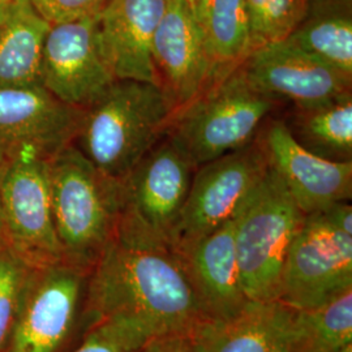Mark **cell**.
<instances>
[{
  "instance_id": "6da1fadb",
  "label": "cell",
  "mask_w": 352,
  "mask_h": 352,
  "mask_svg": "<svg viewBox=\"0 0 352 352\" xmlns=\"http://www.w3.org/2000/svg\"><path fill=\"white\" fill-rule=\"evenodd\" d=\"M104 320L129 324L151 340L189 334L204 315L175 252L113 236L89 274L84 333Z\"/></svg>"
},
{
  "instance_id": "7a4b0ae2",
  "label": "cell",
  "mask_w": 352,
  "mask_h": 352,
  "mask_svg": "<svg viewBox=\"0 0 352 352\" xmlns=\"http://www.w3.org/2000/svg\"><path fill=\"white\" fill-rule=\"evenodd\" d=\"M175 113L158 84L116 80L82 110L72 144L104 175L122 180L158 144Z\"/></svg>"
},
{
  "instance_id": "3957f363",
  "label": "cell",
  "mask_w": 352,
  "mask_h": 352,
  "mask_svg": "<svg viewBox=\"0 0 352 352\" xmlns=\"http://www.w3.org/2000/svg\"><path fill=\"white\" fill-rule=\"evenodd\" d=\"M51 209L63 260L91 272L113 239L120 180L104 175L74 144L49 161Z\"/></svg>"
},
{
  "instance_id": "277c9868",
  "label": "cell",
  "mask_w": 352,
  "mask_h": 352,
  "mask_svg": "<svg viewBox=\"0 0 352 352\" xmlns=\"http://www.w3.org/2000/svg\"><path fill=\"white\" fill-rule=\"evenodd\" d=\"M273 107L274 98L254 88L238 65L176 111L168 136L199 168L250 145Z\"/></svg>"
},
{
  "instance_id": "5b68a950",
  "label": "cell",
  "mask_w": 352,
  "mask_h": 352,
  "mask_svg": "<svg viewBox=\"0 0 352 352\" xmlns=\"http://www.w3.org/2000/svg\"><path fill=\"white\" fill-rule=\"evenodd\" d=\"M305 214L279 176L267 167L235 215V250L248 300H278L289 245Z\"/></svg>"
},
{
  "instance_id": "8992f818",
  "label": "cell",
  "mask_w": 352,
  "mask_h": 352,
  "mask_svg": "<svg viewBox=\"0 0 352 352\" xmlns=\"http://www.w3.org/2000/svg\"><path fill=\"white\" fill-rule=\"evenodd\" d=\"M352 289V208L338 202L305 214L289 245L278 302L318 308Z\"/></svg>"
},
{
  "instance_id": "52a82bcc",
  "label": "cell",
  "mask_w": 352,
  "mask_h": 352,
  "mask_svg": "<svg viewBox=\"0 0 352 352\" xmlns=\"http://www.w3.org/2000/svg\"><path fill=\"white\" fill-rule=\"evenodd\" d=\"M196 167L170 136L120 180L115 238L171 248Z\"/></svg>"
},
{
  "instance_id": "ba28073f",
  "label": "cell",
  "mask_w": 352,
  "mask_h": 352,
  "mask_svg": "<svg viewBox=\"0 0 352 352\" xmlns=\"http://www.w3.org/2000/svg\"><path fill=\"white\" fill-rule=\"evenodd\" d=\"M89 274L65 260L33 267L6 352H65L84 336Z\"/></svg>"
},
{
  "instance_id": "9c48e42d",
  "label": "cell",
  "mask_w": 352,
  "mask_h": 352,
  "mask_svg": "<svg viewBox=\"0 0 352 352\" xmlns=\"http://www.w3.org/2000/svg\"><path fill=\"white\" fill-rule=\"evenodd\" d=\"M267 167L263 146L251 142L196 168L171 250L182 251L234 219Z\"/></svg>"
},
{
  "instance_id": "30bf717a",
  "label": "cell",
  "mask_w": 352,
  "mask_h": 352,
  "mask_svg": "<svg viewBox=\"0 0 352 352\" xmlns=\"http://www.w3.org/2000/svg\"><path fill=\"white\" fill-rule=\"evenodd\" d=\"M49 161L36 155L0 161L7 247L32 267L63 260L52 219Z\"/></svg>"
},
{
  "instance_id": "8fae6325",
  "label": "cell",
  "mask_w": 352,
  "mask_h": 352,
  "mask_svg": "<svg viewBox=\"0 0 352 352\" xmlns=\"http://www.w3.org/2000/svg\"><path fill=\"white\" fill-rule=\"evenodd\" d=\"M115 81L102 47L100 14L51 25L42 54L43 88L65 104L85 110Z\"/></svg>"
},
{
  "instance_id": "7c38bea8",
  "label": "cell",
  "mask_w": 352,
  "mask_h": 352,
  "mask_svg": "<svg viewBox=\"0 0 352 352\" xmlns=\"http://www.w3.org/2000/svg\"><path fill=\"white\" fill-rule=\"evenodd\" d=\"M81 115L42 85L0 88V161L19 155L51 160L74 142Z\"/></svg>"
},
{
  "instance_id": "4fadbf2b",
  "label": "cell",
  "mask_w": 352,
  "mask_h": 352,
  "mask_svg": "<svg viewBox=\"0 0 352 352\" xmlns=\"http://www.w3.org/2000/svg\"><path fill=\"white\" fill-rule=\"evenodd\" d=\"M252 85L276 98L314 109L351 93V76L320 60L286 39L252 50L240 64Z\"/></svg>"
},
{
  "instance_id": "5bb4252c",
  "label": "cell",
  "mask_w": 352,
  "mask_h": 352,
  "mask_svg": "<svg viewBox=\"0 0 352 352\" xmlns=\"http://www.w3.org/2000/svg\"><path fill=\"white\" fill-rule=\"evenodd\" d=\"M151 58L158 84L176 111L221 76L209 56L201 26L186 0L168 1L153 38Z\"/></svg>"
},
{
  "instance_id": "9a60e30c",
  "label": "cell",
  "mask_w": 352,
  "mask_h": 352,
  "mask_svg": "<svg viewBox=\"0 0 352 352\" xmlns=\"http://www.w3.org/2000/svg\"><path fill=\"white\" fill-rule=\"evenodd\" d=\"M263 149L269 167L279 176L302 213L351 200V161H331L305 149L282 122L267 128Z\"/></svg>"
},
{
  "instance_id": "2e32d148",
  "label": "cell",
  "mask_w": 352,
  "mask_h": 352,
  "mask_svg": "<svg viewBox=\"0 0 352 352\" xmlns=\"http://www.w3.org/2000/svg\"><path fill=\"white\" fill-rule=\"evenodd\" d=\"M168 1L109 0L103 7L100 13L102 47L116 80L158 84L151 46Z\"/></svg>"
},
{
  "instance_id": "e0dca14e",
  "label": "cell",
  "mask_w": 352,
  "mask_h": 352,
  "mask_svg": "<svg viewBox=\"0 0 352 352\" xmlns=\"http://www.w3.org/2000/svg\"><path fill=\"white\" fill-rule=\"evenodd\" d=\"M175 253L188 274L204 318L231 317L250 302L240 280L235 219Z\"/></svg>"
},
{
  "instance_id": "ac0fdd59",
  "label": "cell",
  "mask_w": 352,
  "mask_h": 352,
  "mask_svg": "<svg viewBox=\"0 0 352 352\" xmlns=\"http://www.w3.org/2000/svg\"><path fill=\"white\" fill-rule=\"evenodd\" d=\"M296 311L250 300L236 315L204 318L189 333L193 352H289Z\"/></svg>"
},
{
  "instance_id": "d6986e66",
  "label": "cell",
  "mask_w": 352,
  "mask_h": 352,
  "mask_svg": "<svg viewBox=\"0 0 352 352\" xmlns=\"http://www.w3.org/2000/svg\"><path fill=\"white\" fill-rule=\"evenodd\" d=\"M49 24L30 0H13L0 28V88L41 85V65Z\"/></svg>"
},
{
  "instance_id": "ffe728a7",
  "label": "cell",
  "mask_w": 352,
  "mask_h": 352,
  "mask_svg": "<svg viewBox=\"0 0 352 352\" xmlns=\"http://www.w3.org/2000/svg\"><path fill=\"white\" fill-rule=\"evenodd\" d=\"M286 41L352 77V0L308 1Z\"/></svg>"
},
{
  "instance_id": "44dd1931",
  "label": "cell",
  "mask_w": 352,
  "mask_h": 352,
  "mask_svg": "<svg viewBox=\"0 0 352 352\" xmlns=\"http://www.w3.org/2000/svg\"><path fill=\"white\" fill-rule=\"evenodd\" d=\"M193 12L218 75L238 67L251 52L244 0H199Z\"/></svg>"
},
{
  "instance_id": "7402d4cb",
  "label": "cell",
  "mask_w": 352,
  "mask_h": 352,
  "mask_svg": "<svg viewBox=\"0 0 352 352\" xmlns=\"http://www.w3.org/2000/svg\"><path fill=\"white\" fill-rule=\"evenodd\" d=\"M295 128L296 132H291L305 149L331 161H351V93L318 107L299 110Z\"/></svg>"
},
{
  "instance_id": "603a6c76",
  "label": "cell",
  "mask_w": 352,
  "mask_h": 352,
  "mask_svg": "<svg viewBox=\"0 0 352 352\" xmlns=\"http://www.w3.org/2000/svg\"><path fill=\"white\" fill-rule=\"evenodd\" d=\"M352 343V289L318 308L296 311L289 352H336Z\"/></svg>"
},
{
  "instance_id": "cb8c5ba5",
  "label": "cell",
  "mask_w": 352,
  "mask_h": 352,
  "mask_svg": "<svg viewBox=\"0 0 352 352\" xmlns=\"http://www.w3.org/2000/svg\"><path fill=\"white\" fill-rule=\"evenodd\" d=\"M251 51L289 37L305 16L307 0H244Z\"/></svg>"
},
{
  "instance_id": "d4e9b609",
  "label": "cell",
  "mask_w": 352,
  "mask_h": 352,
  "mask_svg": "<svg viewBox=\"0 0 352 352\" xmlns=\"http://www.w3.org/2000/svg\"><path fill=\"white\" fill-rule=\"evenodd\" d=\"M33 267L8 247L0 248V352H6Z\"/></svg>"
},
{
  "instance_id": "484cf974",
  "label": "cell",
  "mask_w": 352,
  "mask_h": 352,
  "mask_svg": "<svg viewBox=\"0 0 352 352\" xmlns=\"http://www.w3.org/2000/svg\"><path fill=\"white\" fill-rule=\"evenodd\" d=\"M149 340L123 321L104 320L89 327L72 352H139Z\"/></svg>"
},
{
  "instance_id": "4316f807",
  "label": "cell",
  "mask_w": 352,
  "mask_h": 352,
  "mask_svg": "<svg viewBox=\"0 0 352 352\" xmlns=\"http://www.w3.org/2000/svg\"><path fill=\"white\" fill-rule=\"evenodd\" d=\"M49 24H63L100 14L109 0H30Z\"/></svg>"
},
{
  "instance_id": "83f0119b",
  "label": "cell",
  "mask_w": 352,
  "mask_h": 352,
  "mask_svg": "<svg viewBox=\"0 0 352 352\" xmlns=\"http://www.w3.org/2000/svg\"><path fill=\"white\" fill-rule=\"evenodd\" d=\"M139 352H193L189 334H167L146 342Z\"/></svg>"
},
{
  "instance_id": "f1b7e54d",
  "label": "cell",
  "mask_w": 352,
  "mask_h": 352,
  "mask_svg": "<svg viewBox=\"0 0 352 352\" xmlns=\"http://www.w3.org/2000/svg\"><path fill=\"white\" fill-rule=\"evenodd\" d=\"M0 175H1V162H0ZM7 247V230H6V219H4V208H3V197H1V186H0V248Z\"/></svg>"
},
{
  "instance_id": "f546056e",
  "label": "cell",
  "mask_w": 352,
  "mask_h": 352,
  "mask_svg": "<svg viewBox=\"0 0 352 352\" xmlns=\"http://www.w3.org/2000/svg\"><path fill=\"white\" fill-rule=\"evenodd\" d=\"M12 1H0V28L6 23L7 17L10 16L11 8H12Z\"/></svg>"
},
{
  "instance_id": "4dcf8cb0",
  "label": "cell",
  "mask_w": 352,
  "mask_h": 352,
  "mask_svg": "<svg viewBox=\"0 0 352 352\" xmlns=\"http://www.w3.org/2000/svg\"><path fill=\"white\" fill-rule=\"evenodd\" d=\"M336 352H352V343H350V344H346L344 347H342V349L337 350Z\"/></svg>"
},
{
  "instance_id": "1f68e13d",
  "label": "cell",
  "mask_w": 352,
  "mask_h": 352,
  "mask_svg": "<svg viewBox=\"0 0 352 352\" xmlns=\"http://www.w3.org/2000/svg\"><path fill=\"white\" fill-rule=\"evenodd\" d=\"M186 1H187V3H188L189 6H190V7H193V6H195V4H196V3H197V1H199V0H186Z\"/></svg>"
},
{
  "instance_id": "d6a6232c",
  "label": "cell",
  "mask_w": 352,
  "mask_h": 352,
  "mask_svg": "<svg viewBox=\"0 0 352 352\" xmlns=\"http://www.w3.org/2000/svg\"><path fill=\"white\" fill-rule=\"evenodd\" d=\"M0 1H12V0H0Z\"/></svg>"
},
{
  "instance_id": "836d02e7",
  "label": "cell",
  "mask_w": 352,
  "mask_h": 352,
  "mask_svg": "<svg viewBox=\"0 0 352 352\" xmlns=\"http://www.w3.org/2000/svg\"><path fill=\"white\" fill-rule=\"evenodd\" d=\"M307 1H311V0H307Z\"/></svg>"
}]
</instances>
